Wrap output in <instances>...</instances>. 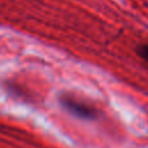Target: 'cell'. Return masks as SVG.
I'll return each instance as SVG.
<instances>
[{"label":"cell","mask_w":148,"mask_h":148,"mask_svg":"<svg viewBox=\"0 0 148 148\" xmlns=\"http://www.w3.org/2000/svg\"><path fill=\"white\" fill-rule=\"evenodd\" d=\"M136 53L146 61H148V45H140L136 49Z\"/></svg>","instance_id":"cell-2"},{"label":"cell","mask_w":148,"mask_h":148,"mask_svg":"<svg viewBox=\"0 0 148 148\" xmlns=\"http://www.w3.org/2000/svg\"><path fill=\"white\" fill-rule=\"evenodd\" d=\"M59 102L65 110L80 119L94 120L98 118V110L92 104L79 98L73 94H61L59 97Z\"/></svg>","instance_id":"cell-1"}]
</instances>
